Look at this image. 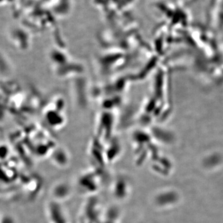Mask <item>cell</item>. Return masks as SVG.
<instances>
[]
</instances>
